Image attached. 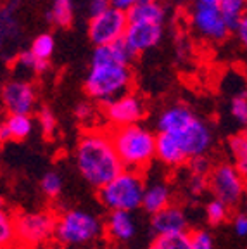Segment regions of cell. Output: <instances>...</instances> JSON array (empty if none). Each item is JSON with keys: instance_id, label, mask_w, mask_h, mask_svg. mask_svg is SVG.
I'll use <instances>...</instances> for the list:
<instances>
[{"instance_id": "cell-1", "label": "cell", "mask_w": 247, "mask_h": 249, "mask_svg": "<svg viewBox=\"0 0 247 249\" xmlns=\"http://www.w3.org/2000/svg\"><path fill=\"white\" fill-rule=\"evenodd\" d=\"M74 160L81 178L99 191L124 171L109 130H87L78 140Z\"/></svg>"}, {"instance_id": "cell-2", "label": "cell", "mask_w": 247, "mask_h": 249, "mask_svg": "<svg viewBox=\"0 0 247 249\" xmlns=\"http://www.w3.org/2000/svg\"><path fill=\"white\" fill-rule=\"evenodd\" d=\"M158 133L173 135L189 156V160L206 156L212 145L211 126L197 116L189 106L183 104L170 106L159 114Z\"/></svg>"}, {"instance_id": "cell-3", "label": "cell", "mask_w": 247, "mask_h": 249, "mask_svg": "<svg viewBox=\"0 0 247 249\" xmlns=\"http://www.w3.org/2000/svg\"><path fill=\"white\" fill-rule=\"evenodd\" d=\"M107 130L124 170H133L142 173L156 158L158 133H152L151 130L142 126L140 123Z\"/></svg>"}, {"instance_id": "cell-4", "label": "cell", "mask_w": 247, "mask_h": 249, "mask_svg": "<svg viewBox=\"0 0 247 249\" xmlns=\"http://www.w3.org/2000/svg\"><path fill=\"white\" fill-rule=\"evenodd\" d=\"M133 73L130 66H92L83 82V90L93 102L102 106L130 92Z\"/></svg>"}, {"instance_id": "cell-5", "label": "cell", "mask_w": 247, "mask_h": 249, "mask_svg": "<svg viewBox=\"0 0 247 249\" xmlns=\"http://www.w3.org/2000/svg\"><path fill=\"white\" fill-rule=\"evenodd\" d=\"M145 187L143 175L140 171L124 170L112 182H109L99 191V201L109 211L131 213L137 208H142Z\"/></svg>"}, {"instance_id": "cell-6", "label": "cell", "mask_w": 247, "mask_h": 249, "mask_svg": "<svg viewBox=\"0 0 247 249\" xmlns=\"http://www.w3.org/2000/svg\"><path fill=\"white\" fill-rule=\"evenodd\" d=\"M102 229L104 227L95 214L83 210H70L55 220L54 239L64 248L88 244L101 235Z\"/></svg>"}, {"instance_id": "cell-7", "label": "cell", "mask_w": 247, "mask_h": 249, "mask_svg": "<svg viewBox=\"0 0 247 249\" xmlns=\"http://www.w3.org/2000/svg\"><path fill=\"white\" fill-rule=\"evenodd\" d=\"M55 220L49 211H21L14 214L18 244L24 248H38L49 242L55 233Z\"/></svg>"}, {"instance_id": "cell-8", "label": "cell", "mask_w": 247, "mask_h": 249, "mask_svg": "<svg viewBox=\"0 0 247 249\" xmlns=\"http://www.w3.org/2000/svg\"><path fill=\"white\" fill-rule=\"evenodd\" d=\"M192 26L204 40L223 42L232 33L221 14V0H192Z\"/></svg>"}, {"instance_id": "cell-9", "label": "cell", "mask_w": 247, "mask_h": 249, "mask_svg": "<svg viewBox=\"0 0 247 249\" xmlns=\"http://www.w3.org/2000/svg\"><path fill=\"white\" fill-rule=\"evenodd\" d=\"M209 191L214 199L233 208L246 197V177L235 164L221 163L209 175Z\"/></svg>"}, {"instance_id": "cell-10", "label": "cell", "mask_w": 247, "mask_h": 249, "mask_svg": "<svg viewBox=\"0 0 247 249\" xmlns=\"http://www.w3.org/2000/svg\"><path fill=\"white\" fill-rule=\"evenodd\" d=\"M128 24H130L128 12L111 7L102 14L95 16V18H90L88 38L95 47L120 42V40L124 38Z\"/></svg>"}, {"instance_id": "cell-11", "label": "cell", "mask_w": 247, "mask_h": 249, "mask_svg": "<svg viewBox=\"0 0 247 249\" xmlns=\"http://www.w3.org/2000/svg\"><path fill=\"white\" fill-rule=\"evenodd\" d=\"M104 116L109 128L139 124V121L145 116V104L135 92H128L126 95L104 106Z\"/></svg>"}, {"instance_id": "cell-12", "label": "cell", "mask_w": 247, "mask_h": 249, "mask_svg": "<svg viewBox=\"0 0 247 249\" xmlns=\"http://www.w3.org/2000/svg\"><path fill=\"white\" fill-rule=\"evenodd\" d=\"M2 104L7 114H31L36 106L35 87L23 78L9 80L2 89Z\"/></svg>"}, {"instance_id": "cell-13", "label": "cell", "mask_w": 247, "mask_h": 249, "mask_svg": "<svg viewBox=\"0 0 247 249\" xmlns=\"http://www.w3.org/2000/svg\"><path fill=\"white\" fill-rule=\"evenodd\" d=\"M162 38V24L154 23H130L124 33V42L137 55L149 51Z\"/></svg>"}, {"instance_id": "cell-14", "label": "cell", "mask_w": 247, "mask_h": 249, "mask_svg": "<svg viewBox=\"0 0 247 249\" xmlns=\"http://www.w3.org/2000/svg\"><path fill=\"white\" fill-rule=\"evenodd\" d=\"M137 54L126 45L124 40L101 45L93 49L92 66H130Z\"/></svg>"}, {"instance_id": "cell-15", "label": "cell", "mask_w": 247, "mask_h": 249, "mask_svg": "<svg viewBox=\"0 0 247 249\" xmlns=\"http://www.w3.org/2000/svg\"><path fill=\"white\" fill-rule=\"evenodd\" d=\"M151 227L156 235H164V233L187 232L189 222H187V214L182 208L176 204H170L152 216Z\"/></svg>"}, {"instance_id": "cell-16", "label": "cell", "mask_w": 247, "mask_h": 249, "mask_svg": "<svg viewBox=\"0 0 247 249\" xmlns=\"http://www.w3.org/2000/svg\"><path fill=\"white\" fill-rule=\"evenodd\" d=\"M156 158L161 163L171 168H180L185 163H189V156L182 149L180 142L173 135L168 133H158L156 139Z\"/></svg>"}, {"instance_id": "cell-17", "label": "cell", "mask_w": 247, "mask_h": 249, "mask_svg": "<svg viewBox=\"0 0 247 249\" xmlns=\"http://www.w3.org/2000/svg\"><path fill=\"white\" fill-rule=\"evenodd\" d=\"M135 222L131 213L126 211H111L106 222V232L116 242H126L135 235Z\"/></svg>"}, {"instance_id": "cell-18", "label": "cell", "mask_w": 247, "mask_h": 249, "mask_svg": "<svg viewBox=\"0 0 247 249\" xmlns=\"http://www.w3.org/2000/svg\"><path fill=\"white\" fill-rule=\"evenodd\" d=\"M33 132V120L30 114H7L0 126V139L7 140H24Z\"/></svg>"}, {"instance_id": "cell-19", "label": "cell", "mask_w": 247, "mask_h": 249, "mask_svg": "<svg viewBox=\"0 0 247 249\" xmlns=\"http://www.w3.org/2000/svg\"><path fill=\"white\" fill-rule=\"evenodd\" d=\"M171 204V191L164 182H154L145 187L142 201V210L145 213L152 214L162 211Z\"/></svg>"}, {"instance_id": "cell-20", "label": "cell", "mask_w": 247, "mask_h": 249, "mask_svg": "<svg viewBox=\"0 0 247 249\" xmlns=\"http://www.w3.org/2000/svg\"><path fill=\"white\" fill-rule=\"evenodd\" d=\"M166 11L158 0H140L135 7L128 11V21L130 23H154L164 24Z\"/></svg>"}, {"instance_id": "cell-21", "label": "cell", "mask_w": 247, "mask_h": 249, "mask_svg": "<svg viewBox=\"0 0 247 249\" xmlns=\"http://www.w3.org/2000/svg\"><path fill=\"white\" fill-rule=\"evenodd\" d=\"M221 14L228 30L237 31L240 21L247 14V0H221Z\"/></svg>"}, {"instance_id": "cell-22", "label": "cell", "mask_w": 247, "mask_h": 249, "mask_svg": "<svg viewBox=\"0 0 247 249\" xmlns=\"http://www.w3.org/2000/svg\"><path fill=\"white\" fill-rule=\"evenodd\" d=\"M152 249H192V233L178 232V233H164L156 235Z\"/></svg>"}, {"instance_id": "cell-23", "label": "cell", "mask_w": 247, "mask_h": 249, "mask_svg": "<svg viewBox=\"0 0 247 249\" xmlns=\"http://www.w3.org/2000/svg\"><path fill=\"white\" fill-rule=\"evenodd\" d=\"M228 147L235 158V166L247 180V132L237 133L228 139Z\"/></svg>"}, {"instance_id": "cell-24", "label": "cell", "mask_w": 247, "mask_h": 249, "mask_svg": "<svg viewBox=\"0 0 247 249\" xmlns=\"http://www.w3.org/2000/svg\"><path fill=\"white\" fill-rule=\"evenodd\" d=\"M49 19L59 28H68L73 23V2L71 0H54Z\"/></svg>"}, {"instance_id": "cell-25", "label": "cell", "mask_w": 247, "mask_h": 249, "mask_svg": "<svg viewBox=\"0 0 247 249\" xmlns=\"http://www.w3.org/2000/svg\"><path fill=\"white\" fill-rule=\"evenodd\" d=\"M0 242H2V248L4 249L12 248L18 242L14 216L9 214L5 210H2V213H0Z\"/></svg>"}, {"instance_id": "cell-26", "label": "cell", "mask_w": 247, "mask_h": 249, "mask_svg": "<svg viewBox=\"0 0 247 249\" xmlns=\"http://www.w3.org/2000/svg\"><path fill=\"white\" fill-rule=\"evenodd\" d=\"M30 51H31V54H35L36 57L42 59V61H49L55 51L54 36H52L51 33H42V35H38L33 40V43H31Z\"/></svg>"}, {"instance_id": "cell-27", "label": "cell", "mask_w": 247, "mask_h": 249, "mask_svg": "<svg viewBox=\"0 0 247 249\" xmlns=\"http://www.w3.org/2000/svg\"><path fill=\"white\" fill-rule=\"evenodd\" d=\"M16 64H18V68H23L24 71L33 74H42L49 70V61L38 59L35 54H31V51L21 52L16 59Z\"/></svg>"}, {"instance_id": "cell-28", "label": "cell", "mask_w": 247, "mask_h": 249, "mask_svg": "<svg viewBox=\"0 0 247 249\" xmlns=\"http://www.w3.org/2000/svg\"><path fill=\"white\" fill-rule=\"evenodd\" d=\"M228 213H230V206H227L225 202L218 201L212 197L211 201L206 204V218H208L209 225H221L228 220Z\"/></svg>"}, {"instance_id": "cell-29", "label": "cell", "mask_w": 247, "mask_h": 249, "mask_svg": "<svg viewBox=\"0 0 247 249\" xmlns=\"http://www.w3.org/2000/svg\"><path fill=\"white\" fill-rule=\"evenodd\" d=\"M40 189L47 197L55 199L62 192V178L57 171H47L40 180Z\"/></svg>"}, {"instance_id": "cell-30", "label": "cell", "mask_w": 247, "mask_h": 249, "mask_svg": "<svg viewBox=\"0 0 247 249\" xmlns=\"http://www.w3.org/2000/svg\"><path fill=\"white\" fill-rule=\"evenodd\" d=\"M187 166H189L190 175L204 177V178H209V175H211L212 170H214V166L211 164V160H209L208 156H197V158H192V160H189Z\"/></svg>"}, {"instance_id": "cell-31", "label": "cell", "mask_w": 247, "mask_h": 249, "mask_svg": "<svg viewBox=\"0 0 247 249\" xmlns=\"http://www.w3.org/2000/svg\"><path fill=\"white\" fill-rule=\"evenodd\" d=\"M230 114L239 124H247V95L239 93L230 102Z\"/></svg>"}, {"instance_id": "cell-32", "label": "cell", "mask_w": 247, "mask_h": 249, "mask_svg": "<svg viewBox=\"0 0 247 249\" xmlns=\"http://www.w3.org/2000/svg\"><path fill=\"white\" fill-rule=\"evenodd\" d=\"M38 123L40 128H42L43 135L45 137H54L55 128H57V120H55V114L52 113V109L49 107H42L38 113Z\"/></svg>"}, {"instance_id": "cell-33", "label": "cell", "mask_w": 247, "mask_h": 249, "mask_svg": "<svg viewBox=\"0 0 247 249\" xmlns=\"http://www.w3.org/2000/svg\"><path fill=\"white\" fill-rule=\"evenodd\" d=\"M192 249H214V241L206 230L192 232Z\"/></svg>"}, {"instance_id": "cell-34", "label": "cell", "mask_w": 247, "mask_h": 249, "mask_svg": "<svg viewBox=\"0 0 247 249\" xmlns=\"http://www.w3.org/2000/svg\"><path fill=\"white\" fill-rule=\"evenodd\" d=\"M95 106L90 104V102H80L74 107V116L80 123H88V121L95 120Z\"/></svg>"}, {"instance_id": "cell-35", "label": "cell", "mask_w": 247, "mask_h": 249, "mask_svg": "<svg viewBox=\"0 0 247 249\" xmlns=\"http://www.w3.org/2000/svg\"><path fill=\"white\" fill-rule=\"evenodd\" d=\"M187 187H189V194L190 196H194V197H201V196L209 189V178L190 175L189 185H187Z\"/></svg>"}, {"instance_id": "cell-36", "label": "cell", "mask_w": 247, "mask_h": 249, "mask_svg": "<svg viewBox=\"0 0 247 249\" xmlns=\"http://www.w3.org/2000/svg\"><path fill=\"white\" fill-rule=\"evenodd\" d=\"M107 9H111V2H109V0H88L90 18H95V16L106 12Z\"/></svg>"}, {"instance_id": "cell-37", "label": "cell", "mask_w": 247, "mask_h": 249, "mask_svg": "<svg viewBox=\"0 0 247 249\" xmlns=\"http://www.w3.org/2000/svg\"><path fill=\"white\" fill-rule=\"evenodd\" d=\"M233 230L239 237H246L247 235V213H239L233 218Z\"/></svg>"}, {"instance_id": "cell-38", "label": "cell", "mask_w": 247, "mask_h": 249, "mask_svg": "<svg viewBox=\"0 0 247 249\" xmlns=\"http://www.w3.org/2000/svg\"><path fill=\"white\" fill-rule=\"evenodd\" d=\"M109 2H111V7L120 9V11H123V12H128L135 7L140 0H109Z\"/></svg>"}, {"instance_id": "cell-39", "label": "cell", "mask_w": 247, "mask_h": 249, "mask_svg": "<svg viewBox=\"0 0 247 249\" xmlns=\"http://www.w3.org/2000/svg\"><path fill=\"white\" fill-rule=\"evenodd\" d=\"M237 36H239L240 43H242V47L247 51V14L244 16V19L240 21L239 28H237Z\"/></svg>"}, {"instance_id": "cell-40", "label": "cell", "mask_w": 247, "mask_h": 249, "mask_svg": "<svg viewBox=\"0 0 247 249\" xmlns=\"http://www.w3.org/2000/svg\"><path fill=\"white\" fill-rule=\"evenodd\" d=\"M246 206H247V180H246Z\"/></svg>"}, {"instance_id": "cell-41", "label": "cell", "mask_w": 247, "mask_h": 249, "mask_svg": "<svg viewBox=\"0 0 247 249\" xmlns=\"http://www.w3.org/2000/svg\"><path fill=\"white\" fill-rule=\"evenodd\" d=\"M57 249H68V248H64V246H61V248H57Z\"/></svg>"}, {"instance_id": "cell-42", "label": "cell", "mask_w": 247, "mask_h": 249, "mask_svg": "<svg viewBox=\"0 0 247 249\" xmlns=\"http://www.w3.org/2000/svg\"><path fill=\"white\" fill-rule=\"evenodd\" d=\"M147 2H149V0H147Z\"/></svg>"}]
</instances>
